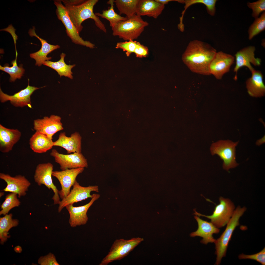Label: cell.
Masks as SVG:
<instances>
[{"mask_svg": "<svg viewBox=\"0 0 265 265\" xmlns=\"http://www.w3.org/2000/svg\"><path fill=\"white\" fill-rule=\"evenodd\" d=\"M219 200V203L216 206L211 215L202 214L195 209L194 214L210 219L211 222L218 228L227 225L232 216L235 209V206L233 203L229 199L221 197Z\"/></svg>", "mask_w": 265, "mask_h": 265, "instance_id": "8992f818", "label": "cell"}, {"mask_svg": "<svg viewBox=\"0 0 265 265\" xmlns=\"http://www.w3.org/2000/svg\"><path fill=\"white\" fill-rule=\"evenodd\" d=\"M216 0H185L184 3L185 5L184 9L182 13V15L180 17V20L182 21L183 17L187 9L192 5L197 3H201L206 6L207 11L209 14L212 16H214L216 12L215 5Z\"/></svg>", "mask_w": 265, "mask_h": 265, "instance_id": "f546056e", "label": "cell"}, {"mask_svg": "<svg viewBox=\"0 0 265 265\" xmlns=\"http://www.w3.org/2000/svg\"><path fill=\"white\" fill-rule=\"evenodd\" d=\"M73 186V188L69 194L62 199L59 204L58 209L59 212H60L64 207L68 205L73 204L75 203L81 201L88 198H91L92 196V195L91 194V192H99V187L97 186L83 187L80 185L77 181Z\"/></svg>", "mask_w": 265, "mask_h": 265, "instance_id": "30bf717a", "label": "cell"}, {"mask_svg": "<svg viewBox=\"0 0 265 265\" xmlns=\"http://www.w3.org/2000/svg\"><path fill=\"white\" fill-rule=\"evenodd\" d=\"M265 29V12L262 13L260 17L255 19L248 30V39L252 40L255 36Z\"/></svg>", "mask_w": 265, "mask_h": 265, "instance_id": "d6a6232c", "label": "cell"}, {"mask_svg": "<svg viewBox=\"0 0 265 265\" xmlns=\"http://www.w3.org/2000/svg\"><path fill=\"white\" fill-rule=\"evenodd\" d=\"M12 216V214L10 213L6 214L0 218V239L2 244L9 237L8 235L9 230L18 225L19 221L16 219H13Z\"/></svg>", "mask_w": 265, "mask_h": 265, "instance_id": "4316f807", "label": "cell"}, {"mask_svg": "<svg viewBox=\"0 0 265 265\" xmlns=\"http://www.w3.org/2000/svg\"><path fill=\"white\" fill-rule=\"evenodd\" d=\"M251 77L246 82L248 94L251 96L261 97L265 94V86L263 81V76L259 70L255 69L251 72Z\"/></svg>", "mask_w": 265, "mask_h": 265, "instance_id": "603a6c76", "label": "cell"}, {"mask_svg": "<svg viewBox=\"0 0 265 265\" xmlns=\"http://www.w3.org/2000/svg\"><path fill=\"white\" fill-rule=\"evenodd\" d=\"M38 263L40 265H59L54 254L49 253L47 255L41 256L39 258Z\"/></svg>", "mask_w": 265, "mask_h": 265, "instance_id": "8d00e7d4", "label": "cell"}, {"mask_svg": "<svg viewBox=\"0 0 265 265\" xmlns=\"http://www.w3.org/2000/svg\"><path fill=\"white\" fill-rule=\"evenodd\" d=\"M61 0L79 34L83 28L82 23L89 19H93L98 28L105 33L106 32L104 24L93 12L94 7L98 0Z\"/></svg>", "mask_w": 265, "mask_h": 265, "instance_id": "7a4b0ae2", "label": "cell"}, {"mask_svg": "<svg viewBox=\"0 0 265 265\" xmlns=\"http://www.w3.org/2000/svg\"><path fill=\"white\" fill-rule=\"evenodd\" d=\"M138 42L136 41L130 40L123 42H118L116 46L117 49H120L126 52L127 56H128L132 53H134L136 47Z\"/></svg>", "mask_w": 265, "mask_h": 265, "instance_id": "e575fe53", "label": "cell"}, {"mask_svg": "<svg viewBox=\"0 0 265 265\" xmlns=\"http://www.w3.org/2000/svg\"><path fill=\"white\" fill-rule=\"evenodd\" d=\"M239 141L221 140L212 144L210 148L212 155H218L223 161L224 169L228 171L237 166L239 164L236 160V147Z\"/></svg>", "mask_w": 265, "mask_h": 265, "instance_id": "5b68a950", "label": "cell"}, {"mask_svg": "<svg viewBox=\"0 0 265 265\" xmlns=\"http://www.w3.org/2000/svg\"><path fill=\"white\" fill-rule=\"evenodd\" d=\"M240 259H250L254 260L259 262L263 265H265V248L259 252L253 254L248 255L243 254L238 256Z\"/></svg>", "mask_w": 265, "mask_h": 265, "instance_id": "d590c367", "label": "cell"}, {"mask_svg": "<svg viewBox=\"0 0 265 265\" xmlns=\"http://www.w3.org/2000/svg\"><path fill=\"white\" fill-rule=\"evenodd\" d=\"M82 137L78 132L67 136L64 132H61L57 140L53 142V146L61 147L65 149L68 154L81 152Z\"/></svg>", "mask_w": 265, "mask_h": 265, "instance_id": "ffe728a7", "label": "cell"}, {"mask_svg": "<svg viewBox=\"0 0 265 265\" xmlns=\"http://www.w3.org/2000/svg\"><path fill=\"white\" fill-rule=\"evenodd\" d=\"M17 195L16 193H11L6 196L5 200L0 206L1 210L0 211V215H5L13 208L19 206L21 202Z\"/></svg>", "mask_w": 265, "mask_h": 265, "instance_id": "1f68e13d", "label": "cell"}, {"mask_svg": "<svg viewBox=\"0 0 265 265\" xmlns=\"http://www.w3.org/2000/svg\"><path fill=\"white\" fill-rule=\"evenodd\" d=\"M265 142V137L258 140L256 143V145L257 146H260Z\"/></svg>", "mask_w": 265, "mask_h": 265, "instance_id": "ab89813d", "label": "cell"}, {"mask_svg": "<svg viewBox=\"0 0 265 265\" xmlns=\"http://www.w3.org/2000/svg\"><path fill=\"white\" fill-rule=\"evenodd\" d=\"M0 178L7 183L3 191L17 194L19 198L26 194L31 183L25 176L20 175L12 176L8 174L0 173Z\"/></svg>", "mask_w": 265, "mask_h": 265, "instance_id": "ac0fdd59", "label": "cell"}, {"mask_svg": "<svg viewBox=\"0 0 265 265\" xmlns=\"http://www.w3.org/2000/svg\"><path fill=\"white\" fill-rule=\"evenodd\" d=\"M90 201L87 204L81 206L74 207L73 204L68 205L66 207L69 215V223L72 227L86 224L88 219L87 212L94 202L100 197L97 194H93Z\"/></svg>", "mask_w": 265, "mask_h": 265, "instance_id": "5bb4252c", "label": "cell"}, {"mask_svg": "<svg viewBox=\"0 0 265 265\" xmlns=\"http://www.w3.org/2000/svg\"><path fill=\"white\" fill-rule=\"evenodd\" d=\"M255 49L254 46H248L241 49L235 54L236 65L234 69V71L236 73L234 78V80H237V72L241 67H247L251 72L254 69L252 67L251 64L255 66L260 65L261 62V59L255 57Z\"/></svg>", "mask_w": 265, "mask_h": 265, "instance_id": "9a60e30c", "label": "cell"}, {"mask_svg": "<svg viewBox=\"0 0 265 265\" xmlns=\"http://www.w3.org/2000/svg\"><path fill=\"white\" fill-rule=\"evenodd\" d=\"M15 251L17 252H21L22 251V248L20 246H17L14 248Z\"/></svg>", "mask_w": 265, "mask_h": 265, "instance_id": "60d3db41", "label": "cell"}, {"mask_svg": "<svg viewBox=\"0 0 265 265\" xmlns=\"http://www.w3.org/2000/svg\"><path fill=\"white\" fill-rule=\"evenodd\" d=\"M53 165L50 162L40 163L37 166L34 175L35 182L38 185H45L48 189H51L54 195L52 198L54 204H59L60 201L59 190L53 184L52 176Z\"/></svg>", "mask_w": 265, "mask_h": 265, "instance_id": "9c48e42d", "label": "cell"}, {"mask_svg": "<svg viewBox=\"0 0 265 265\" xmlns=\"http://www.w3.org/2000/svg\"><path fill=\"white\" fill-rule=\"evenodd\" d=\"M198 225L197 229L191 233L190 236H199L202 237L201 243L206 244L209 243L214 242L216 239L213 237L214 234L219 233L220 230L211 222H209L200 219L198 216H194Z\"/></svg>", "mask_w": 265, "mask_h": 265, "instance_id": "d6986e66", "label": "cell"}, {"mask_svg": "<svg viewBox=\"0 0 265 265\" xmlns=\"http://www.w3.org/2000/svg\"><path fill=\"white\" fill-rule=\"evenodd\" d=\"M33 128L36 132L45 135L52 140L56 133L64 129L60 117L54 115L35 120Z\"/></svg>", "mask_w": 265, "mask_h": 265, "instance_id": "4fadbf2b", "label": "cell"}, {"mask_svg": "<svg viewBox=\"0 0 265 265\" xmlns=\"http://www.w3.org/2000/svg\"><path fill=\"white\" fill-rule=\"evenodd\" d=\"M143 240V238L139 237L129 240L122 238L116 239L108 254L103 258L99 265H107L114 261L122 259Z\"/></svg>", "mask_w": 265, "mask_h": 265, "instance_id": "52a82bcc", "label": "cell"}, {"mask_svg": "<svg viewBox=\"0 0 265 265\" xmlns=\"http://www.w3.org/2000/svg\"><path fill=\"white\" fill-rule=\"evenodd\" d=\"M53 142L45 135L36 132L30 138L29 144L31 149L34 152L38 153L46 152L52 149Z\"/></svg>", "mask_w": 265, "mask_h": 265, "instance_id": "d4e9b609", "label": "cell"}, {"mask_svg": "<svg viewBox=\"0 0 265 265\" xmlns=\"http://www.w3.org/2000/svg\"><path fill=\"white\" fill-rule=\"evenodd\" d=\"M29 82L27 86L13 95H9L4 93L0 88V100L3 103L9 101L11 104L16 107L27 106L31 108L30 97L33 92L40 88L30 86Z\"/></svg>", "mask_w": 265, "mask_h": 265, "instance_id": "e0dca14e", "label": "cell"}, {"mask_svg": "<svg viewBox=\"0 0 265 265\" xmlns=\"http://www.w3.org/2000/svg\"><path fill=\"white\" fill-rule=\"evenodd\" d=\"M165 5L156 0H139L136 14L141 16L146 15L157 18L161 13Z\"/></svg>", "mask_w": 265, "mask_h": 265, "instance_id": "cb8c5ba5", "label": "cell"}, {"mask_svg": "<svg viewBox=\"0 0 265 265\" xmlns=\"http://www.w3.org/2000/svg\"><path fill=\"white\" fill-rule=\"evenodd\" d=\"M209 44L199 40L190 42L182 59L185 64L193 72L203 75H210L209 67L217 53Z\"/></svg>", "mask_w": 265, "mask_h": 265, "instance_id": "6da1fadb", "label": "cell"}, {"mask_svg": "<svg viewBox=\"0 0 265 265\" xmlns=\"http://www.w3.org/2000/svg\"><path fill=\"white\" fill-rule=\"evenodd\" d=\"M17 53L16 52L15 59L11 62L12 66L9 67L8 66H2L0 65V70L8 73L10 76V82H14L17 79H20L23 76L25 71L21 65L18 66L17 65Z\"/></svg>", "mask_w": 265, "mask_h": 265, "instance_id": "4dcf8cb0", "label": "cell"}, {"mask_svg": "<svg viewBox=\"0 0 265 265\" xmlns=\"http://www.w3.org/2000/svg\"><path fill=\"white\" fill-rule=\"evenodd\" d=\"M157 1L160 3L165 5L166 4H167L169 2L171 1H175L178 2L180 3L181 2V0H156Z\"/></svg>", "mask_w": 265, "mask_h": 265, "instance_id": "f35d334b", "label": "cell"}, {"mask_svg": "<svg viewBox=\"0 0 265 265\" xmlns=\"http://www.w3.org/2000/svg\"><path fill=\"white\" fill-rule=\"evenodd\" d=\"M114 0H110L107 4L110 5V7L107 10L102 11V13H95V14L98 16L105 18L109 22L110 26L112 27L119 22L126 20L127 18L122 17L116 13L114 9Z\"/></svg>", "mask_w": 265, "mask_h": 265, "instance_id": "f1b7e54d", "label": "cell"}, {"mask_svg": "<svg viewBox=\"0 0 265 265\" xmlns=\"http://www.w3.org/2000/svg\"><path fill=\"white\" fill-rule=\"evenodd\" d=\"M28 33L31 37L35 36L39 40L41 43V47L38 51L30 54V57L34 59L36 61L35 65L38 66H41L46 61L51 60L52 58L47 57V55L53 51L59 48L60 46L50 44L47 41L40 38L37 35L35 31V28L33 26L32 28L29 30Z\"/></svg>", "mask_w": 265, "mask_h": 265, "instance_id": "44dd1931", "label": "cell"}, {"mask_svg": "<svg viewBox=\"0 0 265 265\" xmlns=\"http://www.w3.org/2000/svg\"><path fill=\"white\" fill-rule=\"evenodd\" d=\"M246 210L245 207L238 206L235 209L234 213L226 227L220 237L215 240V244L216 259L215 264H220L222 259L225 256L229 241L236 227L239 225L240 217Z\"/></svg>", "mask_w": 265, "mask_h": 265, "instance_id": "277c9868", "label": "cell"}, {"mask_svg": "<svg viewBox=\"0 0 265 265\" xmlns=\"http://www.w3.org/2000/svg\"><path fill=\"white\" fill-rule=\"evenodd\" d=\"M139 1V0H115L114 2L120 15L124 14L126 17L129 18L136 14Z\"/></svg>", "mask_w": 265, "mask_h": 265, "instance_id": "83f0119b", "label": "cell"}, {"mask_svg": "<svg viewBox=\"0 0 265 265\" xmlns=\"http://www.w3.org/2000/svg\"><path fill=\"white\" fill-rule=\"evenodd\" d=\"M234 57L222 51L217 52L209 67L210 74L217 79L221 80L225 74L229 72L234 63Z\"/></svg>", "mask_w": 265, "mask_h": 265, "instance_id": "2e32d148", "label": "cell"}, {"mask_svg": "<svg viewBox=\"0 0 265 265\" xmlns=\"http://www.w3.org/2000/svg\"><path fill=\"white\" fill-rule=\"evenodd\" d=\"M148 24L141 16L135 14L112 27V35L125 40H133L138 38Z\"/></svg>", "mask_w": 265, "mask_h": 265, "instance_id": "3957f363", "label": "cell"}, {"mask_svg": "<svg viewBox=\"0 0 265 265\" xmlns=\"http://www.w3.org/2000/svg\"><path fill=\"white\" fill-rule=\"evenodd\" d=\"M137 57H142L146 56L148 54V50L147 47L138 42L134 53Z\"/></svg>", "mask_w": 265, "mask_h": 265, "instance_id": "74e56055", "label": "cell"}, {"mask_svg": "<svg viewBox=\"0 0 265 265\" xmlns=\"http://www.w3.org/2000/svg\"><path fill=\"white\" fill-rule=\"evenodd\" d=\"M84 170V168L80 167L60 171H53L52 176L57 179L61 185V189L59 191V194L61 199L69 194L71 187L76 181L77 176Z\"/></svg>", "mask_w": 265, "mask_h": 265, "instance_id": "7c38bea8", "label": "cell"}, {"mask_svg": "<svg viewBox=\"0 0 265 265\" xmlns=\"http://www.w3.org/2000/svg\"><path fill=\"white\" fill-rule=\"evenodd\" d=\"M21 135L18 129L6 128L0 124V151L7 153L11 151L19 140Z\"/></svg>", "mask_w": 265, "mask_h": 265, "instance_id": "7402d4cb", "label": "cell"}, {"mask_svg": "<svg viewBox=\"0 0 265 265\" xmlns=\"http://www.w3.org/2000/svg\"><path fill=\"white\" fill-rule=\"evenodd\" d=\"M66 54L62 53L60 55V59L56 62H53L49 60L45 61L43 65L48 66L56 71L60 77L64 76L72 79L73 77L71 69L75 65H67L64 61Z\"/></svg>", "mask_w": 265, "mask_h": 265, "instance_id": "484cf974", "label": "cell"}, {"mask_svg": "<svg viewBox=\"0 0 265 265\" xmlns=\"http://www.w3.org/2000/svg\"><path fill=\"white\" fill-rule=\"evenodd\" d=\"M50 155L58 164L62 170L88 167L86 159L81 152H75L65 154L59 153L56 149H52Z\"/></svg>", "mask_w": 265, "mask_h": 265, "instance_id": "8fae6325", "label": "cell"}, {"mask_svg": "<svg viewBox=\"0 0 265 265\" xmlns=\"http://www.w3.org/2000/svg\"><path fill=\"white\" fill-rule=\"evenodd\" d=\"M56 7V13L58 19L65 26L66 33L72 42L90 48H94V45L89 41L85 40L80 37L75 26L71 20L67 10L61 0H54Z\"/></svg>", "mask_w": 265, "mask_h": 265, "instance_id": "ba28073f", "label": "cell"}, {"mask_svg": "<svg viewBox=\"0 0 265 265\" xmlns=\"http://www.w3.org/2000/svg\"><path fill=\"white\" fill-rule=\"evenodd\" d=\"M247 4L248 7L252 9V16L255 19L259 17L261 13L265 12V0H259L252 2H248Z\"/></svg>", "mask_w": 265, "mask_h": 265, "instance_id": "836d02e7", "label": "cell"}]
</instances>
